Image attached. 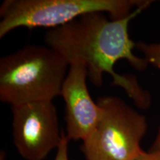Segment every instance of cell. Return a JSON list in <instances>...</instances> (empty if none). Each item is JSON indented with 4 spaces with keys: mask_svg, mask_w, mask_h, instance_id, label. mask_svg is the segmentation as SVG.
Segmentation results:
<instances>
[{
    "mask_svg": "<svg viewBox=\"0 0 160 160\" xmlns=\"http://www.w3.org/2000/svg\"><path fill=\"white\" fill-rule=\"evenodd\" d=\"M153 2H146L121 19H111L102 13L81 16L71 22L49 29L45 42L65 58L70 65L85 66L88 77L95 87H101L104 73L111 75L112 84L125 90L135 105L148 108L150 93L139 85L134 76L120 75L114 71L119 60L125 59L137 71H144L148 63L133 53L136 43L129 36V23Z\"/></svg>",
    "mask_w": 160,
    "mask_h": 160,
    "instance_id": "obj_1",
    "label": "cell"
},
{
    "mask_svg": "<svg viewBox=\"0 0 160 160\" xmlns=\"http://www.w3.org/2000/svg\"><path fill=\"white\" fill-rule=\"evenodd\" d=\"M68 69L65 58L48 46L26 45L0 59V100L11 106L52 101Z\"/></svg>",
    "mask_w": 160,
    "mask_h": 160,
    "instance_id": "obj_2",
    "label": "cell"
},
{
    "mask_svg": "<svg viewBox=\"0 0 160 160\" xmlns=\"http://www.w3.org/2000/svg\"><path fill=\"white\" fill-rule=\"evenodd\" d=\"M148 0H5L0 7V38L18 28H54L92 13L121 19Z\"/></svg>",
    "mask_w": 160,
    "mask_h": 160,
    "instance_id": "obj_3",
    "label": "cell"
},
{
    "mask_svg": "<svg viewBox=\"0 0 160 160\" xmlns=\"http://www.w3.org/2000/svg\"><path fill=\"white\" fill-rule=\"evenodd\" d=\"M102 116L81 150L86 160H136L144 151L141 142L147 119L118 97L98 98Z\"/></svg>",
    "mask_w": 160,
    "mask_h": 160,
    "instance_id": "obj_4",
    "label": "cell"
},
{
    "mask_svg": "<svg viewBox=\"0 0 160 160\" xmlns=\"http://www.w3.org/2000/svg\"><path fill=\"white\" fill-rule=\"evenodd\" d=\"M13 140L18 153L25 160H44L57 149L62 132L59 128L52 101L11 106Z\"/></svg>",
    "mask_w": 160,
    "mask_h": 160,
    "instance_id": "obj_5",
    "label": "cell"
},
{
    "mask_svg": "<svg viewBox=\"0 0 160 160\" xmlns=\"http://www.w3.org/2000/svg\"><path fill=\"white\" fill-rule=\"evenodd\" d=\"M87 77L85 65H70L60 92L65 102V134L69 140L83 142L91 134L102 116V108L89 93Z\"/></svg>",
    "mask_w": 160,
    "mask_h": 160,
    "instance_id": "obj_6",
    "label": "cell"
},
{
    "mask_svg": "<svg viewBox=\"0 0 160 160\" xmlns=\"http://www.w3.org/2000/svg\"><path fill=\"white\" fill-rule=\"evenodd\" d=\"M136 48L142 53L147 62L160 70V42L148 43L139 42L136 43ZM160 149V126L152 144L150 151Z\"/></svg>",
    "mask_w": 160,
    "mask_h": 160,
    "instance_id": "obj_7",
    "label": "cell"
},
{
    "mask_svg": "<svg viewBox=\"0 0 160 160\" xmlns=\"http://www.w3.org/2000/svg\"><path fill=\"white\" fill-rule=\"evenodd\" d=\"M68 142L69 139H68L65 133L62 131V138L59 147L57 149L54 160H69L68 158Z\"/></svg>",
    "mask_w": 160,
    "mask_h": 160,
    "instance_id": "obj_8",
    "label": "cell"
},
{
    "mask_svg": "<svg viewBox=\"0 0 160 160\" xmlns=\"http://www.w3.org/2000/svg\"><path fill=\"white\" fill-rule=\"evenodd\" d=\"M136 160H160V149L143 151Z\"/></svg>",
    "mask_w": 160,
    "mask_h": 160,
    "instance_id": "obj_9",
    "label": "cell"
}]
</instances>
